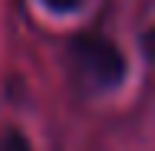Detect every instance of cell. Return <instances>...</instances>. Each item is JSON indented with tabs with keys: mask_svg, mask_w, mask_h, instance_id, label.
<instances>
[{
	"mask_svg": "<svg viewBox=\"0 0 155 151\" xmlns=\"http://www.w3.org/2000/svg\"><path fill=\"white\" fill-rule=\"evenodd\" d=\"M0 151H33V148H30V141H27L23 131L7 128V131H0Z\"/></svg>",
	"mask_w": 155,
	"mask_h": 151,
	"instance_id": "3957f363",
	"label": "cell"
},
{
	"mask_svg": "<svg viewBox=\"0 0 155 151\" xmlns=\"http://www.w3.org/2000/svg\"><path fill=\"white\" fill-rule=\"evenodd\" d=\"M40 3L56 17H73V13H83L89 7V0H40Z\"/></svg>",
	"mask_w": 155,
	"mask_h": 151,
	"instance_id": "7a4b0ae2",
	"label": "cell"
},
{
	"mask_svg": "<svg viewBox=\"0 0 155 151\" xmlns=\"http://www.w3.org/2000/svg\"><path fill=\"white\" fill-rule=\"evenodd\" d=\"M69 72L89 92H109L125 79V56L106 36L83 33L69 39Z\"/></svg>",
	"mask_w": 155,
	"mask_h": 151,
	"instance_id": "6da1fadb",
	"label": "cell"
}]
</instances>
